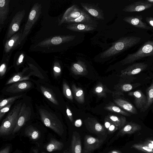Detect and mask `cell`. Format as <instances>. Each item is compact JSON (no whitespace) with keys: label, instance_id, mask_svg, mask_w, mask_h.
Returning <instances> with one entry per match:
<instances>
[{"label":"cell","instance_id":"cell-1","mask_svg":"<svg viewBox=\"0 0 153 153\" xmlns=\"http://www.w3.org/2000/svg\"><path fill=\"white\" fill-rule=\"evenodd\" d=\"M36 108L37 115L43 124L59 135H62L64 130L57 111L45 104H36Z\"/></svg>","mask_w":153,"mask_h":153},{"label":"cell","instance_id":"cell-2","mask_svg":"<svg viewBox=\"0 0 153 153\" xmlns=\"http://www.w3.org/2000/svg\"><path fill=\"white\" fill-rule=\"evenodd\" d=\"M32 81L36 85V88L42 95L49 105L56 111L59 110L60 94L57 88L45 80L33 79Z\"/></svg>","mask_w":153,"mask_h":153},{"label":"cell","instance_id":"cell-3","mask_svg":"<svg viewBox=\"0 0 153 153\" xmlns=\"http://www.w3.org/2000/svg\"><path fill=\"white\" fill-rule=\"evenodd\" d=\"M23 97L15 102L12 108L2 121L0 126L1 136L8 135L13 133L17 122Z\"/></svg>","mask_w":153,"mask_h":153},{"label":"cell","instance_id":"cell-4","mask_svg":"<svg viewBox=\"0 0 153 153\" xmlns=\"http://www.w3.org/2000/svg\"><path fill=\"white\" fill-rule=\"evenodd\" d=\"M141 38L134 36L123 37L112 44V45L100 54L101 58L113 56L125 51L138 43Z\"/></svg>","mask_w":153,"mask_h":153},{"label":"cell","instance_id":"cell-5","mask_svg":"<svg viewBox=\"0 0 153 153\" xmlns=\"http://www.w3.org/2000/svg\"><path fill=\"white\" fill-rule=\"evenodd\" d=\"M34 115L31 98L26 95L23 97L17 122L12 134L19 131Z\"/></svg>","mask_w":153,"mask_h":153},{"label":"cell","instance_id":"cell-6","mask_svg":"<svg viewBox=\"0 0 153 153\" xmlns=\"http://www.w3.org/2000/svg\"><path fill=\"white\" fill-rule=\"evenodd\" d=\"M34 88V83L30 80L18 81L5 86L1 90L3 94L14 96L26 94L27 93Z\"/></svg>","mask_w":153,"mask_h":153},{"label":"cell","instance_id":"cell-7","mask_svg":"<svg viewBox=\"0 0 153 153\" xmlns=\"http://www.w3.org/2000/svg\"><path fill=\"white\" fill-rule=\"evenodd\" d=\"M32 76H36L40 80H45L46 79V74L26 67L24 68L22 71L12 75L7 80L5 85L7 86L21 81L30 80L32 81L33 79L31 77Z\"/></svg>","mask_w":153,"mask_h":153},{"label":"cell","instance_id":"cell-8","mask_svg":"<svg viewBox=\"0 0 153 153\" xmlns=\"http://www.w3.org/2000/svg\"><path fill=\"white\" fill-rule=\"evenodd\" d=\"M148 56H153V40L145 42L137 51L128 54L121 62L123 65L130 64Z\"/></svg>","mask_w":153,"mask_h":153},{"label":"cell","instance_id":"cell-9","mask_svg":"<svg viewBox=\"0 0 153 153\" xmlns=\"http://www.w3.org/2000/svg\"><path fill=\"white\" fill-rule=\"evenodd\" d=\"M42 5L38 3L34 4L30 12L27 22L22 32L21 43L26 37L37 21L41 13Z\"/></svg>","mask_w":153,"mask_h":153},{"label":"cell","instance_id":"cell-10","mask_svg":"<svg viewBox=\"0 0 153 153\" xmlns=\"http://www.w3.org/2000/svg\"><path fill=\"white\" fill-rule=\"evenodd\" d=\"M25 13V12L24 10H20L17 12L13 17L7 30L6 35L7 40L19 30Z\"/></svg>","mask_w":153,"mask_h":153},{"label":"cell","instance_id":"cell-11","mask_svg":"<svg viewBox=\"0 0 153 153\" xmlns=\"http://www.w3.org/2000/svg\"><path fill=\"white\" fill-rule=\"evenodd\" d=\"M104 140L90 135H86L84 139V147L82 153H91L99 148Z\"/></svg>","mask_w":153,"mask_h":153},{"label":"cell","instance_id":"cell-12","mask_svg":"<svg viewBox=\"0 0 153 153\" xmlns=\"http://www.w3.org/2000/svg\"><path fill=\"white\" fill-rule=\"evenodd\" d=\"M153 6V3H150L147 0H140L125 6L122 10L129 12H140L150 8Z\"/></svg>","mask_w":153,"mask_h":153},{"label":"cell","instance_id":"cell-13","mask_svg":"<svg viewBox=\"0 0 153 153\" xmlns=\"http://www.w3.org/2000/svg\"><path fill=\"white\" fill-rule=\"evenodd\" d=\"M85 11L76 4H74L66 10L63 16L62 22H69L79 17Z\"/></svg>","mask_w":153,"mask_h":153},{"label":"cell","instance_id":"cell-14","mask_svg":"<svg viewBox=\"0 0 153 153\" xmlns=\"http://www.w3.org/2000/svg\"><path fill=\"white\" fill-rule=\"evenodd\" d=\"M80 4L83 10L96 19L100 20L104 19L102 10L97 5L82 2Z\"/></svg>","mask_w":153,"mask_h":153},{"label":"cell","instance_id":"cell-15","mask_svg":"<svg viewBox=\"0 0 153 153\" xmlns=\"http://www.w3.org/2000/svg\"><path fill=\"white\" fill-rule=\"evenodd\" d=\"M75 37V36L71 35L56 36L52 38L51 39L43 41L40 43L39 45L40 46H44L51 44L59 45L72 41Z\"/></svg>","mask_w":153,"mask_h":153},{"label":"cell","instance_id":"cell-16","mask_svg":"<svg viewBox=\"0 0 153 153\" xmlns=\"http://www.w3.org/2000/svg\"><path fill=\"white\" fill-rule=\"evenodd\" d=\"M143 19L142 15L128 16L125 17L123 20L129 24L138 28L150 30L152 28L148 26L146 23L142 21Z\"/></svg>","mask_w":153,"mask_h":153},{"label":"cell","instance_id":"cell-17","mask_svg":"<svg viewBox=\"0 0 153 153\" xmlns=\"http://www.w3.org/2000/svg\"><path fill=\"white\" fill-rule=\"evenodd\" d=\"M22 33V31L19 32L6 41L4 47V51L6 53H9L21 43Z\"/></svg>","mask_w":153,"mask_h":153},{"label":"cell","instance_id":"cell-18","mask_svg":"<svg viewBox=\"0 0 153 153\" xmlns=\"http://www.w3.org/2000/svg\"><path fill=\"white\" fill-rule=\"evenodd\" d=\"M128 95L134 98V102L137 109H141L145 105L146 102V97L141 90L130 92Z\"/></svg>","mask_w":153,"mask_h":153},{"label":"cell","instance_id":"cell-19","mask_svg":"<svg viewBox=\"0 0 153 153\" xmlns=\"http://www.w3.org/2000/svg\"><path fill=\"white\" fill-rule=\"evenodd\" d=\"M147 67V64L144 62L134 63L124 69L123 74L128 75L137 74L146 69Z\"/></svg>","mask_w":153,"mask_h":153},{"label":"cell","instance_id":"cell-20","mask_svg":"<svg viewBox=\"0 0 153 153\" xmlns=\"http://www.w3.org/2000/svg\"><path fill=\"white\" fill-rule=\"evenodd\" d=\"M69 22L82 23L91 25L96 28L98 22L91 17L86 11L78 18Z\"/></svg>","mask_w":153,"mask_h":153},{"label":"cell","instance_id":"cell-21","mask_svg":"<svg viewBox=\"0 0 153 153\" xmlns=\"http://www.w3.org/2000/svg\"><path fill=\"white\" fill-rule=\"evenodd\" d=\"M71 147L72 153H82L80 136L79 133L76 131L73 133Z\"/></svg>","mask_w":153,"mask_h":153},{"label":"cell","instance_id":"cell-22","mask_svg":"<svg viewBox=\"0 0 153 153\" xmlns=\"http://www.w3.org/2000/svg\"><path fill=\"white\" fill-rule=\"evenodd\" d=\"M141 128L140 125L134 123L130 122L123 127L117 133V136L132 134Z\"/></svg>","mask_w":153,"mask_h":153},{"label":"cell","instance_id":"cell-23","mask_svg":"<svg viewBox=\"0 0 153 153\" xmlns=\"http://www.w3.org/2000/svg\"><path fill=\"white\" fill-rule=\"evenodd\" d=\"M66 28L73 31L82 32L90 31L96 29V27L90 25L76 23L69 25Z\"/></svg>","mask_w":153,"mask_h":153},{"label":"cell","instance_id":"cell-24","mask_svg":"<svg viewBox=\"0 0 153 153\" xmlns=\"http://www.w3.org/2000/svg\"><path fill=\"white\" fill-rule=\"evenodd\" d=\"M10 0H0V24L1 27L7 19L9 10Z\"/></svg>","mask_w":153,"mask_h":153},{"label":"cell","instance_id":"cell-25","mask_svg":"<svg viewBox=\"0 0 153 153\" xmlns=\"http://www.w3.org/2000/svg\"><path fill=\"white\" fill-rule=\"evenodd\" d=\"M115 102L121 108L130 113L134 114H137L136 108L130 102L120 99L116 100Z\"/></svg>","mask_w":153,"mask_h":153},{"label":"cell","instance_id":"cell-26","mask_svg":"<svg viewBox=\"0 0 153 153\" xmlns=\"http://www.w3.org/2000/svg\"><path fill=\"white\" fill-rule=\"evenodd\" d=\"M87 127L88 130L92 133L100 135L105 134V128L98 123H90L87 125Z\"/></svg>","mask_w":153,"mask_h":153},{"label":"cell","instance_id":"cell-27","mask_svg":"<svg viewBox=\"0 0 153 153\" xmlns=\"http://www.w3.org/2000/svg\"><path fill=\"white\" fill-rule=\"evenodd\" d=\"M24 133L26 136L33 140H37L40 136V132L32 125L28 126L25 128Z\"/></svg>","mask_w":153,"mask_h":153},{"label":"cell","instance_id":"cell-28","mask_svg":"<svg viewBox=\"0 0 153 153\" xmlns=\"http://www.w3.org/2000/svg\"><path fill=\"white\" fill-rule=\"evenodd\" d=\"M146 102L145 105L140 109V112L147 110L153 103V81L146 90Z\"/></svg>","mask_w":153,"mask_h":153},{"label":"cell","instance_id":"cell-29","mask_svg":"<svg viewBox=\"0 0 153 153\" xmlns=\"http://www.w3.org/2000/svg\"><path fill=\"white\" fill-rule=\"evenodd\" d=\"M64 146L62 142L54 138H51L47 145L46 149L47 151L51 152L53 151L61 150Z\"/></svg>","mask_w":153,"mask_h":153},{"label":"cell","instance_id":"cell-30","mask_svg":"<svg viewBox=\"0 0 153 153\" xmlns=\"http://www.w3.org/2000/svg\"><path fill=\"white\" fill-rule=\"evenodd\" d=\"M26 95V94L11 96L6 98L2 99V100H0V109H1L10 103L15 102L18 100L22 98Z\"/></svg>","mask_w":153,"mask_h":153},{"label":"cell","instance_id":"cell-31","mask_svg":"<svg viewBox=\"0 0 153 153\" xmlns=\"http://www.w3.org/2000/svg\"><path fill=\"white\" fill-rule=\"evenodd\" d=\"M110 120L116 125L118 129H120L125 125L126 120L124 117H118L115 116H111L109 117Z\"/></svg>","mask_w":153,"mask_h":153},{"label":"cell","instance_id":"cell-32","mask_svg":"<svg viewBox=\"0 0 153 153\" xmlns=\"http://www.w3.org/2000/svg\"><path fill=\"white\" fill-rule=\"evenodd\" d=\"M131 148H134L146 153H153V149L148 146L142 144H135L132 145Z\"/></svg>","mask_w":153,"mask_h":153},{"label":"cell","instance_id":"cell-33","mask_svg":"<svg viewBox=\"0 0 153 153\" xmlns=\"http://www.w3.org/2000/svg\"><path fill=\"white\" fill-rule=\"evenodd\" d=\"M61 73V69L58 62H55L53 65L52 69V76L54 78L57 79L59 77Z\"/></svg>","mask_w":153,"mask_h":153},{"label":"cell","instance_id":"cell-34","mask_svg":"<svg viewBox=\"0 0 153 153\" xmlns=\"http://www.w3.org/2000/svg\"><path fill=\"white\" fill-rule=\"evenodd\" d=\"M72 69L75 70L79 73L83 71L85 68V65L81 61L79 60L77 63H74L72 67Z\"/></svg>","mask_w":153,"mask_h":153},{"label":"cell","instance_id":"cell-35","mask_svg":"<svg viewBox=\"0 0 153 153\" xmlns=\"http://www.w3.org/2000/svg\"><path fill=\"white\" fill-rule=\"evenodd\" d=\"M14 102L10 103L0 109V120H1L5 114L10 110L12 105Z\"/></svg>","mask_w":153,"mask_h":153},{"label":"cell","instance_id":"cell-36","mask_svg":"<svg viewBox=\"0 0 153 153\" xmlns=\"http://www.w3.org/2000/svg\"><path fill=\"white\" fill-rule=\"evenodd\" d=\"M7 73V66L5 63H2L0 67V78L1 79L4 77Z\"/></svg>","mask_w":153,"mask_h":153},{"label":"cell","instance_id":"cell-37","mask_svg":"<svg viewBox=\"0 0 153 153\" xmlns=\"http://www.w3.org/2000/svg\"><path fill=\"white\" fill-rule=\"evenodd\" d=\"M118 129V127L114 124L111 122V123L109 128L107 129L108 133L111 134L114 132Z\"/></svg>","mask_w":153,"mask_h":153},{"label":"cell","instance_id":"cell-38","mask_svg":"<svg viewBox=\"0 0 153 153\" xmlns=\"http://www.w3.org/2000/svg\"><path fill=\"white\" fill-rule=\"evenodd\" d=\"M133 87L130 84H126L122 86L123 90L125 91H128L131 90Z\"/></svg>","mask_w":153,"mask_h":153},{"label":"cell","instance_id":"cell-39","mask_svg":"<svg viewBox=\"0 0 153 153\" xmlns=\"http://www.w3.org/2000/svg\"><path fill=\"white\" fill-rule=\"evenodd\" d=\"M146 20L148 24L153 27V17H147L146 18Z\"/></svg>","mask_w":153,"mask_h":153},{"label":"cell","instance_id":"cell-40","mask_svg":"<svg viewBox=\"0 0 153 153\" xmlns=\"http://www.w3.org/2000/svg\"><path fill=\"white\" fill-rule=\"evenodd\" d=\"M10 149V146H7L1 150L0 153H9Z\"/></svg>","mask_w":153,"mask_h":153},{"label":"cell","instance_id":"cell-41","mask_svg":"<svg viewBox=\"0 0 153 153\" xmlns=\"http://www.w3.org/2000/svg\"><path fill=\"white\" fill-rule=\"evenodd\" d=\"M66 114L67 116L69 118L70 120L71 121H72V114L69 109L67 108L66 110Z\"/></svg>","mask_w":153,"mask_h":153},{"label":"cell","instance_id":"cell-42","mask_svg":"<svg viewBox=\"0 0 153 153\" xmlns=\"http://www.w3.org/2000/svg\"><path fill=\"white\" fill-rule=\"evenodd\" d=\"M82 124V122L80 119L76 120L75 123V125L77 127L80 126Z\"/></svg>","mask_w":153,"mask_h":153},{"label":"cell","instance_id":"cell-43","mask_svg":"<svg viewBox=\"0 0 153 153\" xmlns=\"http://www.w3.org/2000/svg\"><path fill=\"white\" fill-rule=\"evenodd\" d=\"M143 144L153 149V144L152 143L147 141V142L144 143Z\"/></svg>","mask_w":153,"mask_h":153},{"label":"cell","instance_id":"cell-44","mask_svg":"<svg viewBox=\"0 0 153 153\" xmlns=\"http://www.w3.org/2000/svg\"><path fill=\"white\" fill-rule=\"evenodd\" d=\"M111 123V122L110 121V122L106 121L105 122V126L107 129L109 128Z\"/></svg>","mask_w":153,"mask_h":153},{"label":"cell","instance_id":"cell-45","mask_svg":"<svg viewBox=\"0 0 153 153\" xmlns=\"http://www.w3.org/2000/svg\"><path fill=\"white\" fill-rule=\"evenodd\" d=\"M83 91L82 90H79L76 93V95L77 97L80 96L83 94Z\"/></svg>","mask_w":153,"mask_h":153},{"label":"cell","instance_id":"cell-46","mask_svg":"<svg viewBox=\"0 0 153 153\" xmlns=\"http://www.w3.org/2000/svg\"><path fill=\"white\" fill-rule=\"evenodd\" d=\"M107 153H122L121 152L120 150H111Z\"/></svg>","mask_w":153,"mask_h":153},{"label":"cell","instance_id":"cell-47","mask_svg":"<svg viewBox=\"0 0 153 153\" xmlns=\"http://www.w3.org/2000/svg\"><path fill=\"white\" fill-rule=\"evenodd\" d=\"M102 88L101 87H97L96 89V91L97 93H100L102 91Z\"/></svg>","mask_w":153,"mask_h":153},{"label":"cell","instance_id":"cell-48","mask_svg":"<svg viewBox=\"0 0 153 153\" xmlns=\"http://www.w3.org/2000/svg\"><path fill=\"white\" fill-rule=\"evenodd\" d=\"M33 153H39L38 150L37 149H35L33 150Z\"/></svg>","mask_w":153,"mask_h":153},{"label":"cell","instance_id":"cell-49","mask_svg":"<svg viewBox=\"0 0 153 153\" xmlns=\"http://www.w3.org/2000/svg\"><path fill=\"white\" fill-rule=\"evenodd\" d=\"M147 1L150 3H153V0H147Z\"/></svg>","mask_w":153,"mask_h":153},{"label":"cell","instance_id":"cell-50","mask_svg":"<svg viewBox=\"0 0 153 153\" xmlns=\"http://www.w3.org/2000/svg\"><path fill=\"white\" fill-rule=\"evenodd\" d=\"M147 141L152 143L153 144V140H148Z\"/></svg>","mask_w":153,"mask_h":153},{"label":"cell","instance_id":"cell-51","mask_svg":"<svg viewBox=\"0 0 153 153\" xmlns=\"http://www.w3.org/2000/svg\"><path fill=\"white\" fill-rule=\"evenodd\" d=\"M42 153H46L44 152H42Z\"/></svg>","mask_w":153,"mask_h":153},{"label":"cell","instance_id":"cell-52","mask_svg":"<svg viewBox=\"0 0 153 153\" xmlns=\"http://www.w3.org/2000/svg\"><path fill=\"white\" fill-rule=\"evenodd\" d=\"M67 153V152H64V153Z\"/></svg>","mask_w":153,"mask_h":153}]
</instances>
